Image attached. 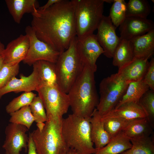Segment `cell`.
I'll list each match as a JSON object with an SVG mask.
<instances>
[{
    "mask_svg": "<svg viewBox=\"0 0 154 154\" xmlns=\"http://www.w3.org/2000/svg\"><path fill=\"white\" fill-rule=\"evenodd\" d=\"M116 27L110 17L104 15L97 29L96 35L97 40L104 50L103 54L109 58H112L114 51L121 40L117 35Z\"/></svg>",
    "mask_w": 154,
    "mask_h": 154,
    "instance_id": "obj_12",
    "label": "cell"
},
{
    "mask_svg": "<svg viewBox=\"0 0 154 154\" xmlns=\"http://www.w3.org/2000/svg\"><path fill=\"white\" fill-rule=\"evenodd\" d=\"M37 96L32 92H25L14 98L7 105L6 112L9 114L21 108L30 105L34 98Z\"/></svg>",
    "mask_w": 154,
    "mask_h": 154,
    "instance_id": "obj_31",
    "label": "cell"
},
{
    "mask_svg": "<svg viewBox=\"0 0 154 154\" xmlns=\"http://www.w3.org/2000/svg\"><path fill=\"white\" fill-rule=\"evenodd\" d=\"M5 1L14 21L18 24L20 23L25 14H32L40 7L36 0H6Z\"/></svg>",
    "mask_w": 154,
    "mask_h": 154,
    "instance_id": "obj_19",
    "label": "cell"
},
{
    "mask_svg": "<svg viewBox=\"0 0 154 154\" xmlns=\"http://www.w3.org/2000/svg\"><path fill=\"white\" fill-rule=\"evenodd\" d=\"M9 115L10 123L25 126L28 129L35 121L29 106L24 107Z\"/></svg>",
    "mask_w": 154,
    "mask_h": 154,
    "instance_id": "obj_29",
    "label": "cell"
},
{
    "mask_svg": "<svg viewBox=\"0 0 154 154\" xmlns=\"http://www.w3.org/2000/svg\"><path fill=\"white\" fill-rule=\"evenodd\" d=\"M135 57L133 45L131 41L121 39L112 58L113 65L120 68L131 61Z\"/></svg>",
    "mask_w": 154,
    "mask_h": 154,
    "instance_id": "obj_21",
    "label": "cell"
},
{
    "mask_svg": "<svg viewBox=\"0 0 154 154\" xmlns=\"http://www.w3.org/2000/svg\"><path fill=\"white\" fill-rule=\"evenodd\" d=\"M25 32L29 39V46L23 60L24 63L31 66L37 61L45 60L55 64L60 53L38 39L31 26L26 27Z\"/></svg>",
    "mask_w": 154,
    "mask_h": 154,
    "instance_id": "obj_9",
    "label": "cell"
},
{
    "mask_svg": "<svg viewBox=\"0 0 154 154\" xmlns=\"http://www.w3.org/2000/svg\"><path fill=\"white\" fill-rule=\"evenodd\" d=\"M19 70V64L10 65L3 63L0 70V88L15 77L18 74Z\"/></svg>",
    "mask_w": 154,
    "mask_h": 154,
    "instance_id": "obj_34",
    "label": "cell"
},
{
    "mask_svg": "<svg viewBox=\"0 0 154 154\" xmlns=\"http://www.w3.org/2000/svg\"><path fill=\"white\" fill-rule=\"evenodd\" d=\"M30 110L37 123H45L47 118L45 110L41 98L37 96L29 105Z\"/></svg>",
    "mask_w": 154,
    "mask_h": 154,
    "instance_id": "obj_33",
    "label": "cell"
},
{
    "mask_svg": "<svg viewBox=\"0 0 154 154\" xmlns=\"http://www.w3.org/2000/svg\"><path fill=\"white\" fill-rule=\"evenodd\" d=\"M90 118L72 114L62 120V132L66 145L80 154H94L97 151L91 139Z\"/></svg>",
    "mask_w": 154,
    "mask_h": 154,
    "instance_id": "obj_3",
    "label": "cell"
},
{
    "mask_svg": "<svg viewBox=\"0 0 154 154\" xmlns=\"http://www.w3.org/2000/svg\"><path fill=\"white\" fill-rule=\"evenodd\" d=\"M129 83L117 73L103 78L99 85V102L96 109L102 117L115 109L124 95Z\"/></svg>",
    "mask_w": 154,
    "mask_h": 154,
    "instance_id": "obj_7",
    "label": "cell"
},
{
    "mask_svg": "<svg viewBox=\"0 0 154 154\" xmlns=\"http://www.w3.org/2000/svg\"><path fill=\"white\" fill-rule=\"evenodd\" d=\"M62 119L47 118L42 130L31 133L37 154H65L70 149L62 135Z\"/></svg>",
    "mask_w": 154,
    "mask_h": 154,
    "instance_id": "obj_4",
    "label": "cell"
},
{
    "mask_svg": "<svg viewBox=\"0 0 154 154\" xmlns=\"http://www.w3.org/2000/svg\"><path fill=\"white\" fill-rule=\"evenodd\" d=\"M94 73L89 67L84 66L67 93L72 114L77 116L90 118L98 104Z\"/></svg>",
    "mask_w": 154,
    "mask_h": 154,
    "instance_id": "obj_2",
    "label": "cell"
},
{
    "mask_svg": "<svg viewBox=\"0 0 154 154\" xmlns=\"http://www.w3.org/2000/svg\"><path fill=\"white\" fill-rule=\"evenodd\" d=\"M76 39V36L68 48L60 54L55 64L58 86L67 94L84 66L77 51Z\"/></svg>",
    "mask_w": 154,
    "mask_h": 154,
    "instance_id": "obj_6",
    "label": "cell"
},
{
    "mask_svg": "<svg viewBox=\"0 0 154 154\" xmlns=\"http://www.w3.org/2000/svg\"><path fill=\"white\" fill-rule=\"evenodd\" d=\"M76 47L83 66L89 67L95 72L97 69V60L104 53L96 35L93 34L81 38L76 37Z\"/></svg>",
    "mask_w": 154,
    "mask_h": 154,
    "instance_id": "obj_10",
    "label": "cell"
},
{
    "mask_svg": "<svg viewBox=\"0 0 154 154\" xmlns=\"http://www.w3.org/2000/svg\"><path fill=\"white\" fill-rule=\"evenodd\" d=\"M151 11L150 5L147 0H129L127 3L126 17L147 18Z\"/></svg>",
    "mask_w": 154,
    "mask_h": 154,
    "instance_id": "obj_28",
    "label": "cell"
},
{
    "mask_svg": "<svg viewBox=\"0 0 154 154\" xmlns=\"http://www.w3.org/2000/svg\"><path fill=\"white\" fill-rule=\"evenodd\" d=\"M148 59L135 57L131 61L118 69L117 73L122 79L129 83L141 80L148 66Z\"/></svg>",
    "mask_w": 154,
    "mask_h": 154,
    "instance_id": "obj_16",
    "label": "cell"
},
{
    "mask_svg": "<svg viewBox=\"0 0 154 154\" xmlns=\"http://www.w3.org/2000/svg\"><path fill=\"white\" fill-rule=\"evenodd\" d=\"M3 64V59L2 55L0 56V70Z\"/></svg>",
    "mask_w": 154,
    "mask_h": 154,
    "instance_id": "obj_40",
    "label": "cell"
},
{
    "mask_svg": "<svg viewBox=\"0 0 154 154\" xmlns=\"http://www.w3.org/2000/svg\"><path fill=\"white\" fill-rule=\"evenodd\" d=\"M127 3L124 0H114L109 15L113 24L119 26L126 18Z\"/></svg>",
    "mask_w": 154,
    "mask_h": 154,
    "instance_id": "obj_30",
    "label": "cell"
},
{
    "mask_svg": "<svg viewBox=\"0 0 154 154\" xmlns=\"http://www.w3.org/2000/svg\"><path fill=\"white\" fill-rule=\"evenodd\" d=\"M154 29V23L151 20L135 17H126L119 26L120 38L130 40Z\"/></svg>",
    "mask_w": 154,
    "mask_h": 154,
    "instance_id": "obj_14",
    "label": "cell"
},
{
    "mask_svg": "<svg viewBox=\"0 0 154 154\" xmlns=\"http://www.w3.org/2000/svg\"><path fill=\"white\" fill-rule=\"evenodd\" d=\"M29 46V39L26 34H21L12 40L7 44L2 54L3 63L10 65L19 64L25 58Z\"/></svg>",
    "mask_w": 154,
    "mask_h": 154,
    "instance_id": "obj_15",
    "label": "cell"
},
{
    "mask_svg": "<svg viewBox=\"0 0 154 154\" xmlns=\"http://www.w3.org/2000/svg\"><path fill=\"white\" fill-rule=\"evenodd\" d=\"M60 0H48L44 5L40 7L38 9L41 10H44L49 8L51 6L57 3Z\"/></svg>",
    "mask_w": 154,
    "mask_h": 154,
    "instance_id": "obj_37",
    "label": "cell"
},
{
    "mask_svg": "<svg viewBox=\"0 0 154 154\" xmlns=\"http://www.w3.org/2000/svg\"><path fill=\"white\" fill-rule=\"evenodd\" d=\"M130 141L131 147L120 154H154V139L151 136Z\"/></svg>",
    "mask_w": 154,
    "mask_h": 154,
    "instance_id": "obj_26",
    "label": "cell"
},
{
    "mask_svg": "<svg viewBox=\"0 0 154 154\" xmlns=\"http://www.w3.org/2000/svg\"><path fill=\"white\" fill-rule=\"evenodd\" d=\"M5 49L4 44L0 40V56L1 55Z\"/></svg>",
    "mask_w": 154,
    "mask_h": 154,
    "instance_id": "obj_38",
    "label": "cell"
},
{
    "mask_svg": "<svg viewBox=\"0 0 154 154\" xmlns=\"http://www.w3.org/2000/svg\"><path fill=\"white\" fill-rule=\"evenodd\" d=\"M33 67V72L29 76H25L21 74L20 78L14 77L0 88V99L5 94L9 92L36 91L41 87V83L37 71L35 67Z\"/></svg>",
    "mask_w": 154,
    "mask_h": 154,
    "instance_id": "obj_13",
    "label": "cell"
},
{
    "mask_svg": "<svg viewBox=\"0 0 154 154\" xmlns=\"http://www.w3.org/2000/svg\"><path fill=\"white\" fill-rule=\"evenodd\" d=\"M149 89V86L143 79L140 81L130 82L125 93L115 109L125 102H139L143 95Z\"/></svg>",
    "mask_w": 154,
    "mask_h": 154,
    "instance_id": "obj_25",
    "label": "cell"
},
{
    "mask_svg": "<svg viewBox=\"0 0 154 154\" xmlns=\"http://www.w3.org/2000/svg\"><path fill=\"white\" fill-rule=\"evenodd\" d=\"M33 66L37 71L41 86H58L55 64L48 61L39 60L35 63Z\"/></svg>",
    "mask_w": 154,
    "mask_h": 154,
    "instance_id": "obj_23",
    "label": "cell"
},
{
    "mask_svg": "<svg viewBox=\"0 0 154 154\" xmlns=\"http://www.w3.org/2000/svg\"><path fill=\"white\" fill-rule=\"evenodd\" d=\"M130 40L135 57L149 59L152 56L154 52V29Z\"/></svg>",
    "mask_w": 154,
    "mask_h": 154,
    "instance_id": "obj_18",
    "label": "cell"
},
{
    "mask_svg": "<svg viewBox=\"0 0 154 154\" xmlns=\"http://www.w3.org/2000/svg\"><path fill=\"white\" fill-rule=\"evenodd\" d=\"M28 129L25 126L10 123L5 130V140L3 147L6 154H20L23 149L27 151Z\"/></svg>",
    "mask_w": 154,
    "mask_h": 154,
    "instance_id": "obj_11",
    "label": "cell"
},
{
    "mask_svg": "<svg viewBox=\"0 0 154 154\" xmlns=\"http://www.w3.org/2000/svg\"><path fill=\"white\" fill-rule=\"evenodd\" d=\"M28 148L27 154H37L31 133H29V134Z\"/></svg>",
    "mask_w": 154,
    "mask_h": 154,
    "instance_id": "obj_36",
    "label": "cell"
},
{
    "mask_svg": "<svg viewBox=\"0 0 154 154\" xmlns=\"http://www.w3.org/2000/svg\"><path fill=\"white\" fill-rule=\"evenodd\" d=\"M36 91L42 101L47 118L62 119L70 107L68 94L58 86H42Z\"/></svg>",
    "mask_w": 154,
    "mask_h": 154,
    "instance_id": "obj_8",
    "label": "cell"
},
{
    "mask_svg": "<svg viewBox=\"0 0 154 154\" xmlns=\"http://www.w3.org/2000/svg\"><path fill=\"white\" fill-rule=\"evenodd\" d=\"M102 119L105 129L111 139L122 131L132 120L110 115L102 116Z\"/></svg>",
    "mask_w": 154,
    "mask_h": 154,
    "instance_id": "obj_27",
    "label": "cell"
},
{
    "mask_svg": "<svg viewBox=\"0 0 154 154\" xmlns=\"http://www.w3.org/2000/svg\"><path fill=\"white\" fill-rule=\"evenodd\" d=\"M139 103L142 106L151 123L154 126V90L149 89L139 99Z\"/></svg>",
    "mask_w": 154,
    "mask_h": 154,
    "instance_id": "obj_32",
    "label": "cell"
},
{
    "mask_svg": "<svg viewBox=\"0 0 154 154\" xmlns=\"http://www.w3.org/2000/svg\"><path fill=\"white\" fill-rule=\"evenodd\" d=\"M154 127L146 117L131 120L122 132L130 140L151 136Z\"/></svg>",
    "mask_w": 154,
    "mask_h": 154,
    "instance_id": "obj_20",
    "label": "cell"
},
{
    "mask_svg": "<svg viewBox=\"0 0 154 154\" xmlns=\"http://www.w3.org/2000/svg\"><path fill=\"white\" fill-rule=\"evenodd\" d=\"M65 154H80L76 150L72 149H70L69 151Z\"/></svg>",
    "mask_w": 154,
    "mask_h": 154,
    "instance_id": "obj_39",
    "label": "cell"
},
{
    "mask_svg": "<svg viewBox=\"0 0 154 154\" xmlns=\"http://www.w3.org/2000/svg\"><path fill=\"white\" fill-rule=\"evenodd\" d=\"M91 137L95 148L98 150L106 145L111 139L105 130L102 117L96 108L90 118Z\"/></svg>",
    "mask_w": 154,
    "mask_h": 154,
    "instance_id": "obj_17",
    "label": "cell"
},
{
    "mask_svg": "<svg viewBox=\"0 0 154 154\" xmlns=\"http://www.w3.org/2000/svg\"><path fill=\"white\" fill-rule=\"evenodd\" d=\"M131 147L130 140L122 131L112 138L106 145L97 150L94 154H120Z\"/></svg>",
    "mask_w": 154,
    "mask_h": 154,
    "instance_id": "obj_24",
    "label": "cell"
},
{
    "mask_svg": "<svg viewBox=\"0 0 154 154\" xmlns=\"http://www.w3.org/2000/svg\"><path fill=\"white\" fill-rule=\"evenodd\" d=\"M107 115L119 117L128 120L147 117L145 111L139 102H134L125 103Z\"/></svg>",
    "mask_w": 154,
    "mask_h": 154,
    "instance_id": "obj_22",
    "label": "cell"
},
{
    "mask_svg": "<svg viewBox=\"0 0 154 154\" xmlns=\"http://www.w3.org/2000/svg\"><path fill=\"white\" fill-rule=\"evenodd\" d=\"M143 80L150 89L154 90V58L152 56Z\"/></svg>",
    "mask_w": 154,
    "mask_h": 154,
    "instance_id": "obj_35",
    "label": "cell"
},
{
    "mask_svg": "<svg viewBox=\"0 0 154 154\" xmlns=\"http://www.w3.org/2000/svg\"><path fill=\"white\" fill-rule=\"evenodd\" d=\"M74 0H60L44 10L35 9L31 26L37 38L60 53L76 36Z\"/></svg>",
    "mask_w": 154,
    "mask_h": 154,
    "instance_id": "obj_1",
    "label": "cell"
},
{
    "mask_svg": "<svg viewBox=\"0 0 154 154\" xmlns=\"http://www.w3.org/2000/svg\"><path fill=\"white\" fill-rule=\"evenodd\" d=\"M76 37L93 34L104 16L105 0H74Z\"/></svg>",
    "mask_w": 154,
    "mask_h": 154,
    "instance_id": "obj_5",
    "label": "cell"
}]
</instances>
